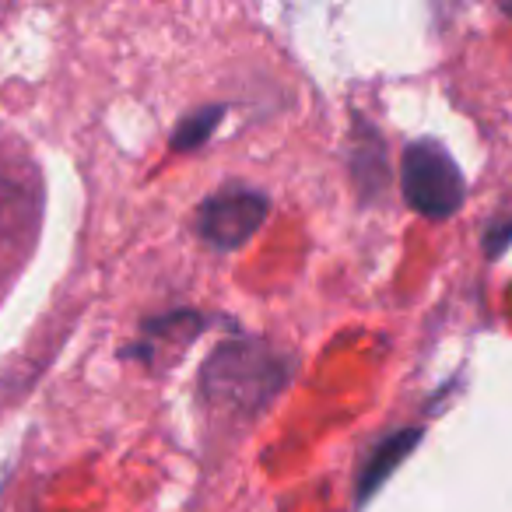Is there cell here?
I'll return each instance as SVG.
<instances>
[{"label": "cell", "mask_w": 512, "mask_h": 512, "mask_svg": "<svg viewBox=\"0 0 512 512\" xmlns=\"http://www.w3.org/2000/svg\"><path fill=\"white\" fill-rule=\"evenodd\" d=\"M218 120H221V109H218V106L200 109V113L186 116V120L176 127V134H172V148H176V151L200 148V144H204L207 137L214 134V127H218Z\"/></svg>", "instance_id": "cell-5"}, {"label": "cell", "mask_w": 512, "mask_h": 512, "mask_svg": "<svg viewBox=\"0 0 512 512\" xmlns=\"http://www.w3.org/2000/svg\"><path fill=\"white\" fill-rule=\"evenodd\" d=\"M267 214H271V200L264 190L246 183H228L200 204L197 228L214 249H239L260 232Z\"/></svg>", "instance_id": "cell-3"}, {"label": "cell", "mask_w": 512, "mask_h": 512, "mask_svg": "<svg viewBox=\"0 0 512 512\" xmlns=\"http://www.w3.org/2000/svg\"><path fill=\"white\" fill-rule=\"evenodd\" d=\"M421 432H397L390 435V439H383L376 449L369 453V463L362 467V474H358V502H365L369 495H376L379 484L386 481V477L397 470V463L407 460V453L414 449V442H418Z\"/></svg>", "instance_id": "cell-4"}, {"label": "cell", "mask_w": 512, "mask_h": 512, "mask_svg": "<svg viewBox=\"0 0 512 512\" xmlns=\"http://www.w3.org/2000/svg\"><path fill=\"white\" fill-rule=\"evenodd\" d=\"M285 355L260 341H225L200 369V393L214 414L249 421L264 414L288 386Z\"/></svg>", "instance_id": "cell-1"}, {"label": "cell", "mask_w": 512, "mask_h": 512, "mask_svg": "<svg viewBox=\"0 0 512 512\" xmlns=\"http://www.w3.org/2000/svg\"><path fill=\"white\" fill-rule=\"evenodd\" d=\"M400 190L414 214L428 221L453 218L467 197L456 158L439 141H414L400 155Z\"/></svg>", "instance_id": "cell-2"}]
</instances>
